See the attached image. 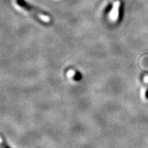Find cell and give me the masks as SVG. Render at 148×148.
<instances>
[{"mask_svg":"<svg viewBox=\"0 0 148 148\" xmlns=\"http://www.w3.org/2000/svg\"><path fill=\"white\" fill-rule=\"evenodd\" d=\"M16 3L17 4L20 8L23 9L26 12H28L33 15H35L38 18L42 19L44 21H50V18L47 14H45L44 12H42L41 10H38L36 7L33 6L31 4H29L28 2L25 1V0H16Z\"/></svg>","mask_w":148,"mask_h":148,"instance_id":"obj_1","label":"cell"},{"mask_svg":"<svg viewBox=\"0 0 148 148\" xmlns=\"http://www.w3.org/2000/svg\"><path fill=\"white\" fill-rule=\"evenodd\" d=\"M119 7H120V1L119 0H115L114 3V6L112 8V12L110 13V18L112 21H116L119 17Z\"/></svg>","mask_w":148,"mask_h":148,"instance_id":"obj_2","label":"cell"},{"mask_svg":"<svg viewBox=\"0 0 148 148\" xmlns=\"http://www.w3.org/2000/svg\"><path fill=\"white\" fill-rule=\"evenodd\" d=\"M0 147L1 148H10L9 146L5 143L4 140L0 137Z\"/></svg>","mask_w":148,"mask_h":148,"instance_id":"obj_3","label":"cell"}]
</instances>
